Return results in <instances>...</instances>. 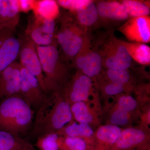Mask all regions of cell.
Masks as SVG:
<instances>
[{
  "mask_svg": "<svg viewBox=\"0 0 150 150\" xmlns=\"http://www.w3.org/2000/svg\"><path fill=\"white\" fill-rule=\"evenodd\" d=\"M60 93L70 105L76 102H91L100 100L97 81L78 70L71 76Z\"/></svg>",
  "mask_w": 150,
  "mask_h": 150,
  "instance_id": "obj_7",
  "label": "cell"
},
{
  "mask_svg": "<svg viewBox=\"0 0 150 150\" xmlns=\"http://www.w3.org/2000/svg\"><path fill=\"white\" fill-rule=\"evenodd\" d=\"M33 110L21 96L3 100L0 104V131L19 137L31 125Z\"/></svg>",
  "mask_w": 150,
  "mask_h": 150,
  "instance_id": "obj_2",
  "label": "cell"
},
{
  "mask_svg": "<svg viewBox=\"0 0 150 150\" xmlns=\"http://www.w3.org/2000/svg\"><path fill=\"white\" fill-rule=\"evenodd\" d=\"M71 13L79 24L89 30L96 24L99 19L95 1L91 0L81 8Z\"/></svg>",
  "mask_w": 150,
  "mask_h": 150,
  "instance_id": "obj_22",
  "label": "cell"
},
{
  "mask_svg": "<svg viewBox=\"0 0 150 150\" xmlns=\"http://www.w3.org/2000/svg\"><path fill=\"white\" fill-rule=\"evenodd\" d=\"M136 100L139 104L140 107L150 103V83L137 84L134 89Z\"/></svg>",
  "mask_w": 150,
  "mask_h": 150,
  "instance_id": "obj_29",
  "label": "cell"
},
{
  "mask_svg": "<svg viewBox=\"0 0 150 150\" xmlns=\"http://www.w3.org/2000/svg\"><path fill=\"white\" fill-rule=\"evenodd\" d=\"M29 150H35L34 149V148H33V149H29Z\"/></svg>",
  "mask_w": 150,
  "mask_h": 150,
  "instance_id": "obj_33",
  "label": "cell"
},
{
  "mask_svg": "<svg viewBox=\"0 0 150 150\" xmlns=\"http://www.w3.org/2000/svg\"><path fill=\"white\" fill-rule=\"evenodd\" d=\"M90 0H60L56 1L59 6H61L69 11L70 13H73L86 5Z\"/></svg>",
  "mask_w": 150,
  "mask_h": 150,
  "instance_id": "obj_30",
  "label": "cell"
},
{
  "mask_svg": "<svg viewBox=\"0 0 150 150\" xmlns=\"http://www.w3.org/2000/svg\"><path fill=\"white\" fill-rule=\"evenodd\" d=\"M92 42L102 59L103 69H129L132 66V59L113 31L105 33Z\"/></svg>",
  "mask_w": 150,
  "mask_h": 150,
  "instance_id": "obj_6",
  "label": "cell"
},
{
  "mask_svg": "<svg viewBox=\"0 0 150 150\" xmlns=\"http://www.w3.org/2000/svg\"><path fill=\"white\" fill-rule=\"evenodd\" d=\"M33 14L35 16L46 20L56 21L60 16L59 6L56 1H34Z\"/></svg>",
  "mask_w": 150,
  "mask_h": 150,
  "instance_id": "obj_23",
  "label": "cell"
},
{
  "mask_svg": "<svg viewBox=\"0 0 150 150\" xmlns=\"http://www.w3.org/2000/svg\"><path fill=\"white\" fill-rule=\"evenodd\" d=\"M36 46L48 92L64 88L71 76L60 56L56 40L49 46Z\"/></svg>",
  "mask_w": 150,
  "mask_h": 150,
  "instance_id": "obj_3",
  "label": "cell"
},
{
  "mask_svg": "<svg viewBox=\"0 0 150 150\" xmlns=\"http://www.w3.org/2000/svg\"><path fill=\"white\" fill-rule=\"evenodd\" d=\"M150 149V131L141 124L122 130L110 150H147Z\"/></svg>",
  "mask_w": 150,
  "mask_h": 150,
  "instance_id": "obj_9",
  "label": "cell"
},
{
  "mask_svg": "<svg viewBox=\"0 0 150 150\" xmlns=\"http://www.w3.org/2000/svg\"><path fill=\"white\" fill-rule=\"evenodd\" d=\"M55 21L46 20L34 14L28 20L25 34L35 45L49 46L56 40Z\"/></svg>",
  "mask_w": 150,
  "mask_h": 150,
  "instance_id": "obj_10",
  "label": "cell"
},
{
  "mask_svg": "<svg viewBox=\"0 0 150 150\" xmlns=\"http://www.w3.org/2000/svg\"><path fill=\"white\" fill-rule=\"evenodd\" d=\"M147 150H150V149H148Z\"/></svg>",
  "mask_w": 150,
  "mask_h": 150,
  "instance_id": "obj_35",
  "label": "cell"
},
{
  "mask_svg": "<svg viewBox=\"0 0 150 150\" xmlns=\"http://www.w3.org/2000/svg\"><path fill=\"white\" fill-rule=\"evenodd\" d=\"M16 30L0 28V74L18 58L21 40Z\"/></svg>",
  "mask_w": 150,
  "mask_h": 150,
  "instance_id": "obj_13",
  "label": "cell"
},
{
  "mask_svg": "<svg viewBox=\"0 0 150 150\" xmlns=\"http://www.w3.org/2000/svg\"><path fill=\"white\" fill-rule=\"evenodd\" d=\"M122 128L104 124L94 130L90 150H110Z\"/></svg>",
  "mask_w": 150,
  "mask_h": 150,
  "instance_id": "obj_17",
  "label": "cell"
},
{
  "mask_svg": "<svg viewBox=\"0 0 150 150\" xmlns=\"http://www.w3.org/2000/svg\"><path fill=\"white\" fill-rule=\"evenodd\" d=\"M102 107L105 124L126 128L139 121V104L130 94L121 93L110 98L104 101Z\"/></svg>",
  "mask_w": 150,
  "mask_h": 150,
  "instance_id": "obj_5",
  "label": "cell"
},
{
  "mask_svg": "<svg viewBox=\"0 0 150 150\" xmlns=\"http://www.w3.org/2000/svg\"><path fill=\"white\" fill-rule=\"evenodd\" d=\"M57 133H51L38 138L35 146L39 150H59Z\"/></svg>",
  "mask_w": 150,
  "mask_h": 150,
  "instance_id": "obj_28",
  "label": "cell"
},
{
  "mask_svg": "<svg viewBox=\"0 0 150 150\" xmlns=\"http://www.w3.org/2000/svg\"><path fill=\"white\" fill-rule=\"evenodd\" d=\"M72 121L70 105L59 92H51L38 108L33 132L38 138L56 133Z\"/></svg>",
  "mask_w": 150,
  "mask_h": 150,
  "instance_id": "obj_1",
  "label": "cell"
},
{
  "mask_svg": "<svg viewBox=\"0 0 150 150\" xmlns=\"http://www.w3.org/2000/svg\"><path fill=\"white\" fill-rule=\"evenodd\" d=\"M72 65L76 70L97 81L102 74V59L94 47L90 33L75 57Z\"/></svg>",
  "mask_w": 150,
  "mask_h": 150,
  "instance_id": "obj_8",
  "label": "cell"
},
{
  "mask_svg": "<svg viewBox=\"0 0 150 150\" xmlns=\"http://www.w3.org/2000/svg\"><path fill=\"white\" fill-rule=\"evenodd\" d=\"M1 0H0V7H1Z\"/></svg>",
  "mask_w": 150,
  "mask_h": 150,
  "instance_id": "obj_34",
  "label": "cell"
},
{
  "mask_svg": "<svg viewBox=\"0 0 150 150\" xmlns=\"http://www.w3.org/2000/svg\"><path fill=\"white\" fill-rule=\"evenodd\" d=\"M20 39L21 46L18 56L20 65L37 79L43 91L47 93L36 46L25 34Z\"/></svg>",
  "mask_w": 150,
  "mask_h": 150,
  "instance_id": "obj_11",
  "label": "cell"
},
{
  "mask_svg": "<svg viewBox=\"0 0 150 150\" xmlns=\"http://www.w3.org/2000/svg\"><path fill=\"white\" fill-rule=\"evenodd\" d=\"M94 130L88 124L73 121L57 132L60 136L76 137L83 139L91 147Z\"/></svg>",
  "mask_w": 150,
  "mask_h": 150,
  "instance_id": "obj_20",
  "label": "cell"
},
{
  "mask_svg": "<svg viewBox=\"0 0 150 150\" xmlns=\"http://www.w3.org/2000/svg\"><path fill=\"white\" fill-rule=\"evenodd\" d=\"M70 105L73 121L88 124L94 130L102 125L103 111L100 100L76 102Z\"/></svg>",
  "mask_w": 150,
  "mask_h": 150,
  "instance_id": "obj_12",
  "label": "cell"
},
{
  "mask_svg": "<svg viewBox=\"0 0 150 150\" xmlns=\"http://www.w3.org/2000/svg\"><path fill=\"white\" fill-rule=\"evenodd\" d=\"M117 30L130 42L144 44L150 43V16L129 18Z\"/></svg>",
  "mask_w": 150,
  "mask_h": 150,
  "instance_id": "obj_14",
  "label": "cell"
},
{
  "mask_svg": "<svg viewBox=\"0 0 150 150\" xmlns=\"http://www.w3.org/2000/svg\"><path fill=\"white\" fill-rule=\"evenodd\" d=\"M119 1L130 18L149 16L150 1L122 0Z\"/></svg>",
  "mask_w": 150,
  "mask_h": 150,
  "instance_id": "obj_26",
  "label": "cell"
},
{
  "mask_svg": "<svg viewBox=\"0 0 150 150\" xmlns=\"http://www.w3.org/2000/svg\"><path fill=\"white\" fill-rule=\"evenodd\" d=\"M150 103L144 105L140 107L141 114L140 116L141 125L150 131Z\"/></svg>",
  "mask_w": 150,
  "mask_h": 150,
  "instance_id": "obj_31",
  "label": "cell"
},
{
  "mask_svg": "<svg viewBox=\"0 0 150 150\" xmlns=\"http://www.w3.org/2000/svg\"><path fill=\"white\" fill-rule=\"evenodd\" d=\"M34 1L18 0L19 8L20 13H28L33 8Z\"/></svg>",
  "mask_w": 150,
  "mask_h": 150,
  "instance_id": "obj_32",
  "label": "cell"
},
{
  "mask_svg": "<svg viewBox=\"0 0 150 150\" xmlns=\"http://www.w3.org/2000/svg\"><path fill=\"white\" fill-rule=\"evenodd\" d=\"M18 0H1L0 7V28L16 30L20 21Z\"/></svg>",
  "mask_w": 150,
  "mask_h": 150,
  "instance_id": "obj_19",
  "label": "cell"
},
{
  "mask_svg": "<svg viewBox=\"0 0 150 150\" xmlns=\"http://www.w3.org/2000/svg\"><path fill=\"white\" fill-rule=\"evenodd\" d=\"M132 60L140 64L150 66V46L144 43H132L121 40Z\"/></svg>",
  "mask_w": 150,
  "mask_h": 150,
  "instance_id": "obj_24",
  "label": "cell"
},
{
  "mask_svg": "<svg viewBox=\"0 0 150 150\" xmlns=\"http://www.w3.org/2000/svg\"><path fill=\"white\" fill-rule=\"evenodd\" d=\"M21 81L20 65L16 61L0 74V100L20 95Z\"/></svg>",
  "mask_w": 150,
  "mask_h": 150,
  "instance_id": "obj_16",
  "label": "cell"
},
{
  "mask_svg": "<svg viewBox=\"0 0 150 150\" xmlns=\"http://www.w3.org/2000/svg\"><path fill=\"white\" fill-rule=\"evenodd\" d=\"M100 77L125 87L132 92L138 84L129 69H103Z\"/></svg>",
  "mask_w": 150,
  "mask_h": 150,
  "instance_id": "obj_21",
  "label": "cell"
},
{
  "mask_svg": "<svg viewBox=\"0 0 150 150\" xmlns=\"http://www.w3.org/2000/svg\"><path fill=\"white\" fill-rule=\"evenodd\" d=\"M59 29L55 38L63 54V62L72 65L75 57L82 47L89 30L78 23L69 12L60 15Z\"/></svg>",
  "mask_w": 150,
  "mask_h": 150,
  "instance_id": "obj_4",
  "label": "cell"
},
{
  "mask_svg": "<svg viewBox=\"0 0 150 150\" xmlns=\"http://www.w3.org/2000/svg\"><path fill=\"white\" fill-rule=\"evenodd\" d=\"M99 18L115 21H123L130 18L119 1H95Z\"/></svg>",
  "mask_w": 150,
  "mask_h": 150,
  "instance_id": "obj_18",
  "label": "cell"
},
{
  "mask_svg": "<svg viewBox=\"0 0 150 150\" xmlns=\"http://www.w3.org/2000/svg\"><path fill=\"white\" fill-rule=\"evenodd\" d=\"M59 135V134H58ZM59 150H90V147L82 139L59 135L58 140Z\"/></svg>",
  "mask_w": 150,
  "mask_h": 150,
  "instance_id": "obj_27",
  "label": "cell"
},
{
  "mask_svg": "<svg viewBox=\"0 0 150 150\" xmlns=\"http://www.w3.org/2000/svg\"><path fill=\"white\" fill-rule=\"evenodd\" d=\"M21 89L20 96L33 108L39 107L46 94L34 76L20 66Z\"/></svg>",
  "mask_w": 150,
  "mask_h": 150,
  "instance_id": "obj_15",
  "label": "cell"
},
{
  "mask_svg": "<svg viewBox=\"0 0 150 150\" xmlns=\"http://www.w3.org/2000/svg\"><path fill=\"white\" fill-rule=\"evenodd\" d=\"M33 148L27 140L0 131V150H29Z\"/></svg>",
  "mask_w": 150,
  "mask_h": 150,
  "instance_id": "obj_25",
  "label": "cell"
}]
</instances>
